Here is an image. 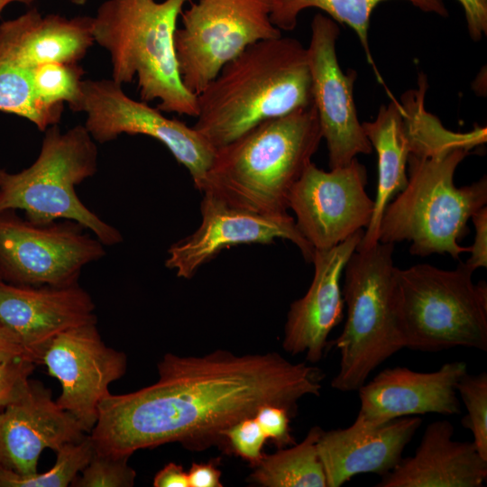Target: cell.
Wrapping results in <instances>:
<instances>
[{
    "label": "cell",
    "mask_w": 487,
    "mask_h": 487,
    "mask_svg": "<svg viewBox=\"0 0 487 487\" xmlns=\"http://www.w3.org/2000/svg\"><path fill=\"white\" fill-rule=\"evenodd\" d=\"M158 372L159 380L148 387L102 400L89 435L95 452L130 457L168 443L208 447L262 406L282 407L295 416L300 399L319 396L325 377L317 367L290 363L277 353L235 355L225 350L187 357L168 353Z\"/></svg>",
    "instance_id": "obj_1"
},
{
    "label": "cell",
    "mask_w": 487,
    "mask_h": 487,
    "mask_svg": "<svg viewBox=\"0 0 487 487\" xmlns=\"http://www.w3.org/2000/svg\"><path fill=\"white\" fill-rule=\"evenodd\" d=\"M192 126L215 149L257 124L313 104L308 51L292 37L248 46L197 95Z\"/></svg>",
    "instance_id": "obj_2"
},
{
    "label": "cell",
    "mask_w": 487,
    "mask_h": 487,
    "mask_svg": "<svg viewBox=\"0 0 487 487\" xmlns=\"http://www.w3.org/2000/svg\"><path fill=\"white\" fill-rule=\"evenodd\" d=\"M321 139L314 103L264 121L216 150L201 192L240 209L286 214L289 193Z\"/></svg>",
    "instance_id": "obj_3"
},
{
    "label": "cell",
    "mask_w": 487,
    "mask_h": 487,
    "mask_svg": "<svg viewBox=\"0 0 487 487\" xmlns=\"http://www.w3.org/2000/svg\"><path fill=\"white\" fill-rule=\"evenodd\" d=\"M191 1L106 0L91 18L94 42L110 56L111 79L123 86L136 78L142 101L196 117L197 95L183 85L174 46L178 19Z\"/></svg>",
    "instance_id": "obj_4"
},
{
    "label": "cell",
    "mask_w": 487,
    "mask_h": 487,
    "mask_svg": "<svg viewBox=\"0 0 487 487\" xmlns=\"http://www.w3.org/2000/svg\"><path fill=\"white\" fill-rule=\"evenodd\" d=\"M470 150L457 147L429 156L409 154L408 183L386 206L379 242L409 241L418 256L448 253L454 259L469 253L459 242L468 234L467 222L487 203V179L457 188L455 170Z\"/></svg>",
    "instance_id": "obj_5"
},
{
    "label": "cell",
    "mask_w": 487,
    "mask_h": 487,
    "mask_svg": "<svg viewBox=\"0 0 487 487\" xmlns=\"http://www.w3.org/2000/svg\"><path fill=\"white\" fill-rule=\"evenodd\" d=\"M464 262L447 271L427 263L396 269L394 305L403 348L487 351V286Z\"/></svg>",
    "instance_id": "obj_6"
},
{
    "label": "cell",
    "mask_w": 487,
    "mask_h": 487,
    "mask_svg": "<svg viewBox=\"0 0 487 487\" xmlns=\"http://www.w3.org/2000/svg\"><path fill=\"white\" fill-rule=\"evenodd\" d=\"M96 142L83 124L62 132L59 124L44 132L37 159L15 173L0 169V213L22 210L35 224L73 220L105 246L121 244L120 231L83 204L76 187L97 171Z\"/></svg>",
    "instance_id": "obj_7"
},
{
    "label": "cell",
    "mask_w": 487,
    "mask_h": 487,
    "mask_svg": "<svg viewBox=\"0 0 487 487\" xmlns=\"http://www.w3.org/2000/svg\"><path fill=\"white\" fill-rule=\"evenodd\" d=\"M394 245L378 242L356 249L345 266L346 320L334 341L340 363L331 381L337 391H358L375 368L403 348L394 305Z\"/></svg>",
    "instance_id": "obj_8"
},
{
    "label": "cell",
    "mask_w": 487,
    "mask_h": 487,
    "mask_svg": "<svg viewBox=\"0 0 487 487\" xmlns=\"http://www.w3.org/2000/svg\"><path fill=\"white\" fill-rule=\"evenodd\" d=\"M272 0H198L183 10L174 35L179 72L198 95L248 46L281 36L271 21Z\"/></svg>",
    "instance_id": "obj_9"
},
{
    "label": "cell",
    "mask_w": 487,
    "mask_h": 487,
    "mask_svg": "<svg viewBox=\"0 0 487 487\" xmlns=\"http://www.w3.org/2000/svg\"><path fill=\"white\" fill-rule=\"evenodd\" d=\"M105 247L73 220L35 224L15 210L0 213V278L14 284H77L84 267L106 256Z\"/></svg>",
    "instance_id": "obj_10"
},
{
    "label": "cell",
    "mask_w": 487,
    "mask_h": 487,
    "mask_svg": "<svg viewBox=\"0 0 487 487\" xmlns=\"http://www.w3.org/2000/svg\"><path fill=\"white\" fill-rule=\"evenodd\" d=\"M74 112L87 115L85 127L96 143L120 135L150 136L170 152L202 190L216 150L192 126L162 115L146 102L128 96L113 79H83L81 97Z\"/></svg>",
    "instance_id": "obj_11"
},
{
    "label": "cell",
    "mask_w": 487,
    "mask_h": 487,
    "mask_svg": "<svg viewBox=\"0 0 487 487\" xmlns=\"http://www.w3.org/2000/svg\"><path fill=\"white\" fill-rule=\"evenodd\" d=\"M365 167L354 158L348 165L325 171L310 162L293 186L289 208L315 250L342 243L367 227L374 207L365 191Z\"/></svg>",
    "instance_id": "obj_12"
},
{
    "label": "cell",
    "mask_w": 487,
    "mask_h": 487,
    "mask_svg": "<svg viewBox=\"0 0 487 487\" xmlns=\"http://www.w3.org/2000/svg\"><path fill=\"white\" fill-rule=\"evenodd\" d=\"M339 34L335 20L321 13L314 15L307 51L313 103L322 138L326 142L330 170L348 165L360 153L372 152L354 100L357 74L352 69L344 73L337 60L335 43Z\"/></svg>",
    "instance_id": "obj_13"
},
{
    "label": "cell",
    "mask_w": 487,
    "mask_h": 487,
    "mask_svg": "<svg viewBox=\"0 0 487 487\" xmlns=\"http://www.w3.org/2000/svg\"><path fill=\"white\" fill-rule=\"evenodd\" d=\"M40 363L60 383L57 404L90 433L99 403L110 393L109 385L126 372L127 358L108 347L96 323H89L56 335L44 348Z\"/></svg>",
    "instance_id": "obj_14"
},
{
    "label": "cell",
    "mask_w": 487,
    "mask_h": 487,
    "mask_svg": "<svg viewBox=\"0 0 487 487\" xmlns=\"http://www.w3.org/2000/svg\"><path fill=\"white\" fill-rule=\"evenodd\" d=\"M201 224L190 235L168 249L165 266L179 278L191 279L223 249L239 244H271L276 239L292 242L311 262L315 249L288 213L262 215L234 207L212 192L204 191Z\"/></svg>",
    "instance_id": "obj_15"
},
{
    "label": "cell",
    "mask_w": 487,
    "mask_h": 487,
    "mask_svg": "<svg viewBox=\"0 0 487 487\" xmlns=\"http://www.w3.org/2000/svg\"><path fill=\"white\" fill-rule=\"evenodd\" d=\"M466 372L463 361L446 363L431 372L400 366L384 369L358 389L360 409L354 421L377 426L427 413L460 414L456 385Z\"/></svg>",
    "instance_id": "obj_16"
},
{
    "label": "cell",
    "mask_w": 487,
    "mask_h": 487,
    "mask_svg": "<svg viewBox=\"0 0 487 487\" xmlns=\"http://www.w3.org/2000/svg\"><path fill=\"white\" fill-rule=\"evenodd\" d=\"M95 304L78 283L63 286L19 285L0 278V324L18 339L35 364L59 333L96 323Z\"/></svg>",
    "instance_id": "obj_17"
},
{
    "label": "cell",
    "mask_w": 487,
    "mask_h": 487,
    "mask_svg": "<svg viewBox=\"0 0 487 487\" xmlns=\"http://www.w3.org/2000/svg\"><path fill=\"white\" fill-rule=\"evenodd\" d=\"M85 433L52 400L50 389L29 380L20 397L0 409V464L23 475L34 474L44 449L57 451L80 441Z\"/></svg>",
    "instance_id": "obj_18"
},
{
    "label": "cell",
    "mask_w": 487,
    "mask_h": 487,
    "mask_svg": "<svg viewBox=\"0 0 487 487\" xmlns=\"http://www.w3.org/2000/svg\"><path fill=\"white\" fill-rule=\"evenodd\" d=\"M363 234L359 230L334 247L314 251L312 282L306 294L290 304L287 314L282 342L287 353L305 354L310 363L323 358L330 332L343 319L341 276Z\"/></svg>",
    "instance_id": "obj_19"
},
{
    "label": "cell",
    "mask_w": 487,
    "mask_h": 487,
    "mask_svg": "<svg viewBox=\"0 0 487 487\" xmlns=\"http://www.w3.org/2000/svg\"><path fill=\"white\" fill-rule=\"evenodd\" d=\"M421 423L420 418L409 416L377 426L354 421L346 428L323 430L317 447L327 487H340L360 473H390Z\"/></svg>",
    "instance_id": "obj_20"
},
{
    "label": "cell",
    "mask_w": 487,
    "mask_h": 487,
    "mask_svg": "<svg viewBox=\"0 0 487 487\" xmlns=\"http://www.w3.org/2000/svg\"><path fill=\"white\" fill-rule=\"evenodd\" d=\"M446 419L428 424L412 456L401 458L376 487H482L487 460L473 442L453 439Z\"/></svg>",
    "instance_id": "obj_21"
},
{
    "label": "cell",
    "mask_w": 487,
    "mask_h": 487,
    "mask_svg": "<svg viewBox=\"0 0 487 487\" xmlns=\"http://www.w3.org/2000/svg\"><path fill=\"white\" fill-rule=\"evenodd\" d=\"M94 43L91 16L43 15L32 7L0 23V62L30 69L47 62L78 63Z\"/></svg>",
    "instance_id": "obj_22"
},
{
    "label": "cell",
    "mask_w": 487,
    "mask_h": 487,
    "mask_svg": "<svg viewBox=\"0 0 487 487\" xmlns=\"http://www.w3.org/2000/svg\"><path fill=\"white\" fill-rule=\"evenodd\" d=\"M362 126L378 155V186L372 218L357 250L369 249L379 242V227L384 209L392 198L407 186V164L410 154L400 102L392 99L387 106H381L376 119L364 122Z\"/></svg>",
    "instance_id": "obj_23"
},
{
    "label": "cell",
    "mask_w": 487,
    "mask_h": 487,
    "mask_svg": "<svg viewBox=\"0 0 487 487\" xmlns=\"http://www.w3.org/2000/svg\"><path fill=\"white\" fill-rule=\"evenodd\" d=\"M386 0H272L271 21L280 31H292L298 16L307 8L324 11L336 23L351 27L357 34L368 62L374 66L368 42L370 19L374 8ZM423 12L447 17L444 0H407Z\"/></svg>",
    "instance_id": "obj_24"
},
{
    "label": "cell",
    "mask_w": 487,
    "mask_h": 487,
    "mask_svg": "<svg viewBox=\"0 0 487 487\" xmlns=\"http://www.w3.org/2000/svg\"><path fill=\"white\" fill-rule=\"evenodd\" d=\"M322 432L315 426L299 444L263 455L253 466L252 481L265 487H327L317 447Z\"/></svg>",
    "instance_id": "obj_25"
},
{
    "label": "cell",
    "mask_w": 487,
    "mask_h": 487,
    "mask_svg": "<svg viewBox=\"0 0 487 487\" xmlns=\"http://www.w3.org/2000/svg\"><path fill=\"white\" fill-rule=\"evenodd\" d=\"M0 111L23 117L45 132L59 124L64 105H50L37 96L32 69L0 62Z\"/></svg>",
    "instance_id": "obj_26"
},
{
    "label": "cell",
    "mask_w": 487,
    "mask_h": 487,
    "mask_svg": "<svg viewBox=\"0 0 487 487\" xmlns=\"http://www.w3.org/2000/svg\"><path fill=\"white\" fill-rule=\"evenodd\" d=\"M55 464L47 472L23 475L0 464V487H66L89 463L94 444L89 436L57 451Z\"/></svg>",
    "instance_id": "obj_27"
},
{
    "label": "cell",
    "mask_w": 487,
    "mask_h": 487,
    "mask_svg": "<svg viewBox=\"0 0 487 487\" xmlns=\"http://www.w3.org/2000/svg\"><path fill=\"white\" fill-rule=\"evenodd\" d=\"M84 69L78 63L47 62L32 69L37 96L50 105L67 103L74 112L81 97Z\"/></svg>",
    "instance_id": "obj_28"
},
{
    "label": "cell",
    "mask_w": 487,
    "mask_h": 487,
    "mask_svg": "<svg viewBox=\"0 0 487 487\" xmlns=\"http://www.w3.org/2000/svg\"><path fill=\"white\" fill-rule=\"evenodd\" d=\"M456 391L467 411L461 423L471 430L473 443L487 460V373L466 372L457 382Z\"/></svg>",
    "instance_id": "obj_29"
},
{
    "label": "cell",
    "mask_w": 487,
    "mask_h": 487,
    "mask_svg": "<svg viewBox=\"0 0 487 487\" xmlns=\"http://www.w3.org/2000/svg\"><path fill=\"white\" fill-rule=\"evenodd\" d=\"M127 456H110L94 452L89 463L70 486L74 487H131L135 471L128 465Z\"/></svg>",
    "instance_id": "obj_30"
},
{
    "label": "cell",
    "mask_w": 487,
    "mask_h": 487,
    "mask_svg": "<svg viewBox=\"0 0 487 487\" xmlns=\"http://www.w3.org/2000/svg\"><path fill=\"white\" fill-rule=\"evenodd\" d=\"M234 452L255 466L263 457L262 450L267 438L254 417L241 419L224 432Z\"/></svg>",
    "instance_id": "obj_31"
},
{
    "label": "cell",
    "mask_w": 487,
    "mask_h": 487,
    "mask_svg": "<svg viewBox=\"0 0 487 487\" xmlns=\"http://www.w3.org/2000/svg\"><path fill=\"white\" fill-rule=\"evenodd\" d=\"M35 363L27 359L0 361V409L20 397Z\"/></svg>",
    "instance_id": "obj_32"
},
{
    "label": "cell",
    "mask_w": 487,
    "mask_h": 487,
    "mask_svg": "<svg viewBox=\"0 0 487 487\" xmlns=\"http://www.w3.org/2000/svg\"><path fill=\"white\" fill-rule=\"evenodd\" d=\"M267 439H271L280 448L295 444L290 434V414L282 407L264 405L254 415Z\"/></svg>",
    "instance_id": "obj_33"
},
{
    "label": "cell",
    "mask_w": 487,
    "mask_h": 487,
    "mask_svg": "<svg viewBox=\"0 0 487 487\" xmlns=\"http://www.w3.org/2000/svg\"><path fill=\"white\" fill-rule=\"evenodd\" d=\"M475 229L474 241L469 247L470 258L464 262L473 271L487 267V207L476 211L471 217Z\"/></svg>",
    "instance_id": "obj_34"
},
{
    "label": "cell",
    "mask_w": 487,
    "mask_h": 487,
    "mask_svg": "<svg viewBox=\"0 0 487 487\" xmlns=\"http://www.w3.org/2000/svg\"><path fill=\"white\" fill-rule=\"evenodd\" d=\"M462 5L471 38L477 41L487 32V0H457Z\"/></svg>",
    "instance_id": "obj_35"
},
{
    "label": "cell",
    "mask_w": 487,
    "mask_h": 487,
    "mask_svg": "<svg viewBox=\"0 0 487 487\" xmlns=\"http://www.w3.org/2000/svg\"><path fill=\"white\" fill-rule=\"evenodd\" d=\"M188 473L189 487H221V471L214 462L192 463Z\"/></svg>",
    "instance_id": "obj_36"
},
{
    "label": "cell",
    "mask_w": 487,
    "mask_h": 487,
    "mask_svg": "<svg viewBox=\"0 0 487 487\" xmlns=\"http://www.w3.org/2000/svg\"><path fill=\"white\" fill-rule=\"evenodd\" d=\"M154 487H189L188 473L175 463H169L153 478Z\"/></svg>",
    "instance_id": "obj_37"
},
{
    "label": "cell",
    "mask_w": 487,
    "mask_h": 487,
    "mask_svg": "<svg viewBox=\"0 0 487 487\" xmlns=\"http://www.w3.org/2000/svg\"><path fill=\"white\" fill-rule=\"evenodd\" d=\"M23 358L29 360L20 342L13 333L0 324V361Z\"/></svg>",
    "instance_id": "obj_38"
},
{
    "label": "cell",
    "mask_w": 487,
    "mask_h": 487,
    "mask_svg": "<svg viewBox=\"0 0 487 487\" xmlns=\"http://www.w3.org/2000/svg\"><path fill=\"white\" fill-rule=\"evenodd\" d=\"M34 2V0H0V17L5 8L13 3H21L26 5H30Z\"/></svg>",
    "instance_id": "obj_39"
},
{
    "label": "cell",
    "mask_w": 487,
    "mask_h": 487,
    "mask_svg": "<svg viewBox=\"0 0 487 487\" xmlns=\"http://www.w3.org/2000/svg\"><path fill=\"white\" fill-rule=\"evenodd\" d=\"M76 5H85L89 0H68Z\"/></svg>",
    "instance_id": "obj_40"
}]
</instances>
